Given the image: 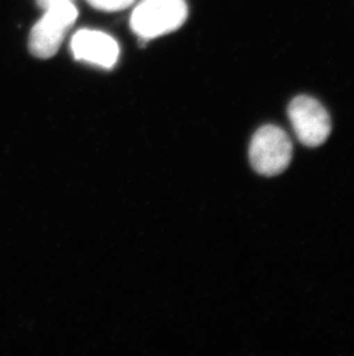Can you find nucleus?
Segmentation results:
<instances>
[{
    "label": "nucleus",
    "instance_id": "obj_1",
    "mask_svg": "<svg viewBox=\"0 0 354 356\" xmlns=\"http://www.w3.org/2000/svg\"><path fill=\"white\" fill-rule=\"evenodd\" d=\"M187 17L184 0H142L131 15V29L142 40L176 31Z\"/></svg>",
    "mask_w": 354,
    "mask_h": 356
},
{
    "label": "nucleus",
    "instance_id": "obj_2",
    "mask_svg": "<svg viewBox=\"0 0 354 356\" xmlns=\"http://www.w3.org/2000/svg\"><path fill=\"white\" fill-rule=\"evenodd\" d=\"M254 171L264 177L281 175L292 159V143L287 133L274 124H266L254 133L248 149Z\"/></svg>",
    "mask_w": 354,
    "mask_h": 356
},
{
    "label": "nucleus",
    "instance_id": "obj_3",
    "mask_svg": "<svg viewBox=\"0 0 354 356\" xmlns=\"http://www.w3.org/2000/svg\"><path fill=\"white\" fill-rule=\"evenodd\" d=\"M77 17L78 12L73 1L54 3L47 7L43 17L31 29L29 38L31 54L40 59L53 57Z\"/></svg>",
    "mask_w": 354,
    "mask_h": 356
},
{
    "label": "nucleus",
    "instance_id": "obj_4",
    "mask_svg": "<svg viewBox=\"0 0 354 356\" xmlns=\"http://www.w3.org/2000/svg\"><path fill=\"white\" fill-rule=\"evenodd\" d=\"M287 115L298 140L307 147H319L327 141L331 133L330 115L323 105L310 96L294 98Z\"/></svg>",
    "mask_w": 354,
    "mask_h": 356
},
{
    "label": "nucleus",
    "instance_id": "obj_5",
    "mask_svg": "<svg viewBox=\"0 0 354 356\" xmlns=\"http://www.w3.org/2000/svg\"><path fill=\"white\" fill-rule=\"evenodd\" d=\"M71 47L77 60L103 68L113 67L120 54L117 40L103 31L91 29L77 31L71 38Z\"/></svg>",
    "mask_w": 354,
    "mask_h": 356
},
{
    "label": "nucleus",
    "instance_id": "obj_6",
    "mask_svg": "<svg viewBox=\"0 0 354 356\" xmlns=\"http://www.w3.org/2000/svg\"><path fill=\"white\" fill-rule=\"evenodd\" d=\"M135 0H87V3L94 8L106 12H115V10H124L130 6Z\"/></svg>",
    "mask_w": 354,
    "mask_h": 356
},
{
    "label": "nucleus",
    "instance_id": "obj_7",
    "mask_svg": "<svg viewBox=\"0 0 354 356\" xmlns=\"http://www.w3.org/2000/svg\"><path fill=\"white\" fill-rule=\"evenodd\" d=\"M64 1H73V0H37V3L40 5L42 8L47 10V7H50L51 5L54 3H64Z\"/></svg>",
    "mask_w": 354,
    "mask_h": 356
}]
</instances>
